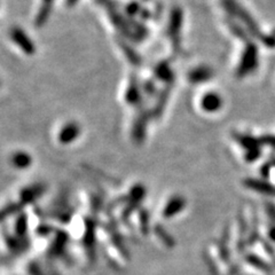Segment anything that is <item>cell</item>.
<instances>
[{"instance_id":"1","label":"cell","mask_w":275,"mask_h":275,"mask_svg":"<svg viewBox=\"0 0 275 275\" xmlns=\"http://www.w3.org/2000/svg\"><path fill=\"white\" fill-rule=\"evenodd\" d=\"M223 5L225 7V9L231 15L237 17L238 20L247 27L248 31L256 38H262V32L258 24L255 22V20L252 19V16L242 7L240 3H237L235 0H223Z\"/></svg>"},{"instance_id":"2","label":"cell","mask_w":275,"mask_h":275,"mask_svg":"<svg viewBox=\"0 0 275 275\" xmlns=\"http://www.w3.org/2000/svg\"><path fill=\"white\" fill-rule=\"evenodd\" d=\"M258 64V48L253 43H248L242 53V57L238 64L236 75L237 77H244L253 71Z\"/></svg>"},{"instance_id":"3","label":"cell","mask_w":275,"mask_h":275,"mask_svg":"<svg viewBox=\"0 0 275 275\" xmlns=\"http://www.w3.org/2000/svg\"><path fill=\"white\" fill-rule=\"evenodd\" d=\"M10 37L14 42L22 48L25 53L32 54L35 52V46L32 44V42L28 38V36L24 34L23 30H21L20 28H14L10 31Z\"/></svg>"},{"instance_id":"4","label":"cell","mask_w":275,"mask_h":275,"mask_svg":"<svg viewBox=\"0 0 275 275\" xmlns=\"http://www.w3.org/2000/svg\"><path fill=\"white\" fill-rule=\"evenodd\" d=\"M222 104H223L222 97H220L217 93L205 94L201 102L202 108H203L205 111H208V113H215V111H217L220 107H222Z\"/></svg>"},{"instance_id":"5","label":"cell","mask_w":275,"mask_h":275,"mask_svg":"<svg viewBox=\"0 0 275 275\" xmlns=\"http://www.w3.org/2000/svg\"><path fill=\"white\" fill-rule=\"evenodd\" d=\"M79 132H81V130H79V126L76 123H69L61 130L59 140L62 143H70L78 137Z\"/></svg>"},{"instance_id":"6","label":"cell","mask_w":275,"mask_h":275,"mask_svg":"<svg viewBox=\"0 0 275 275\" xmlns=\"http://www.w3.org/2000/svg\"><path fill=\"white\" fill-rule=\"evenodd\" d=\"M183 14L182 10L179 8H176L172 12L171 20H170V29H169V34L171 36V38L173 39V42L177 44V38H178V35L180 32V27H182L183 23Z\"/></svg>"},{"instance_id":"7","label":"cell","mask_w":275,"mask_h":275,"mask_svg":"<svg viewBox=\"0 0 275 275\" xmlns=\"http://www.w3.org/2000/svg\"><path fill=\"white\" fill-rule=\"evenodd\" d=\"M211 77L212 71L208 67H198L194 69L193 71H190L189 74V81L191 83H195V84H200V83L209 81Z\"/></svg>"},{"instance_id":"8","label":"cell","mask_w":275,"mask_h":275,"mask_svg":"<svg viewBox=\"0 0 275 275\" xmlns=\"http://www.w3.org/2000/svg\"><path fill=\"white\" fill-rule=\"evenodd\" d=\"M12 162L15 168L25 169V168H29V166H30L31 158H30V155L24 153V151H17V153L13 155Z\"/></svg>"},{"instance_id":"9","label":"cell","mask_w":275,"mask_h":275,"mask_svg":"<svg viewBox=\"0 0 275 275\" xmlns=\"http://www.w3.org/2000/svg\"><path fill=\"white\" fill-rule=\"evenodd\" d=\"M155 76H157L162 81H170L172 78V72L170 70L169 64L166 62H162L158 64L157 68L155 69Z\"/></svg>"},{"instance_id":"10","label":"cell","mask_w":275,"mask_h":275,"mask_svg":"<svg viewBox=\"0 0 275 275\" xmlns=\"http://www.w3.org/2000/svg\"><path fill=\"white\" fill-rule=\"evenodd\" d=\"M140 99V92H139V88L135 84L132 85V88H130L128 90V93H126V100H128V102L132 103V104H136L139 102Z\"/></svg>"},{"instance_id":"11","label":"cell","mask_w":275,"mask_h":275,"mask_svg":"<svg viewBox=\"0 0 275 275\" xmlns=\"http://www.w3.org/2000/svg\"><path fill=\"white\" fill-rule=\"evenodd\" d=\"M44 1H45L46 5H48V2H49V1H52V0H44Z\"/></svg>"}]
</instances>
